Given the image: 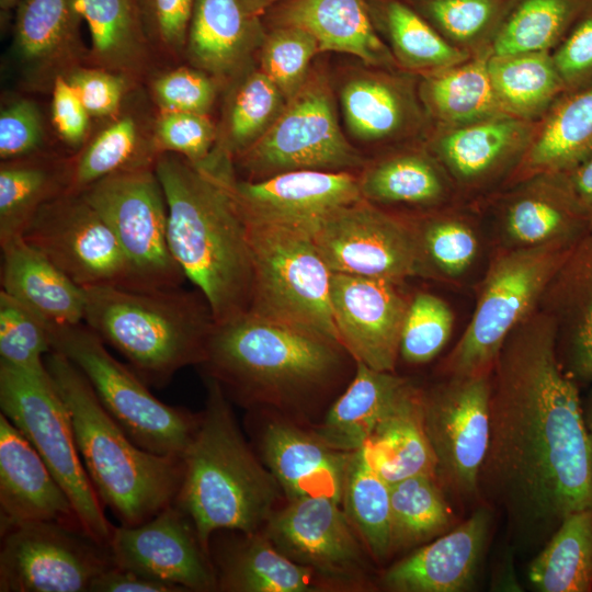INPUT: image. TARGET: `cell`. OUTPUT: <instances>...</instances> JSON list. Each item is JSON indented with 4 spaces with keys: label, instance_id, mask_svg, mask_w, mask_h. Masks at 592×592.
Masks as SVG:
<instances>
[{
    "label": "cell",
    "instance_id": "obj_16",
    "mask_svg": "<svg viewBox=\"0 0 592 592\" xmlns=\"http://www.w3.org/2000/svg\"><path fill=\"white\" fill-rule=\"evenodd\" d=\"M23 237L82 288H135L114 232L81 193L64 192L44 204Z\"/></svg>",
    "mask_w": 592,
    "mask_h": 592
},
{
    "label": "cell",
    "instance_id": "obj_1",
    "mask_svg": "<svg viewBox=\"0 0 592 592\" xmlns=\"http://www.w3.org/2000/svg\"><path fill=\"white\" fill-rule=\"evenodd\" d=\"M489 384L479 493L504 509L519 544L536 547L570 513L592 508V435L545 312L537 308L510 332Z\"/></svg>",
    "mask_w": 592,
    "mask_h": 592
},
{
    "label": "cell",
    "instance_id": "obj_41",
    "mask_svg": "<svg viewBox=\"0 0 592 592\" xmlns=\"http://www.w3.org/2000/svg\"><path fill=\"white\" fill-rule=\"evenodd\" d=\"M79 0H20L14 19V47L21 60L49 66L76 47L81 19Z\"/></svg>",
    "mask_w": 592,
    "mask_h": 592
},
{
    "label": "cell",
    "instance_id": "obj_61",
    "mask_svg": "<svg viewBox=\"0 0 592 592\" xmlns=\"http://www.w3.org/2000/svg\"><path fill=\"white\" fill-rule=\"evenodd\" d=\"M566 175L576 195L592 215V153Z\"/></svg>",
    "mask_w": 592,
    "mask_h": 592
},
{
    "label": "cell",
    "instance_id": "obj_48",
    "mask_svg": "<svg viewBox=\"0 0 592 592\" xmlns=\"http://www.w3.org/2000/svg\"><path fill=\"white\" fill-rule=\"evenodd\" d=\"M64 193L59 178L37 164L7 163L0 169V243L23 236L38 209Z\"/></svg>",
    "mask_w": 592,
    "mask_h": 592
},
{
    "label": "cell",
    "instance_id": "obj_49",
    "mask_svg": "<svg viewBox=\"0 0 592 592\" xmlns=\"http://www.w3.org/2000/svg\"><path fill=\"white\" fill-rule=\"evenodd\" d=\"M53 351L49 323L24 303L0 291V362L15 367H45Z\"/></svg>",
    "mask_w": 592,
    "mask_h": 592
},
{
    "label": "cell",
    "instance_id": "obj_33",
    "mask_svg": "<svg viewBox=\"0 0 592 592\" xmlns=\"http://www.w3.org/2000/svg\"><path fill=\"white\" fill-rule=\"evenodd\" d=\"M361 195L375 205L439 208L456 191L429 150L395 152L367 166L358 175Z\"/></svg>",
    "mask_w": 592,
    "mask_h": 592
},
{
    "label": "cell",
    "instance_id": "obj_5",
    "mask_svg": "<svg viewBox=\"0 0 592 592\" xmlns=\"http://www.w3.org/2000/svg\"><path fill=\"white\" fill-rule=\"evenodd\" d=\"M345 354L326 335L248 310L214 325L202 365L240 398L287 402L329 386Z\"/></svg>",
    "mask_w": 592,
    "mask_h": 592
},
{
    "label": "cell",
    "instance_id": "obj_44",
    "mask_svg": "<svg viewBox=\"0 0 592 592\" xmlns=\"http://www.w3.org/2000/svg\"><path fill=\"white\" fill-rule=\"evenodd\" d=\"M426 278L456 281L480 254L479 232L469 218L455 212H434L412 220Z\"/></svg>",
    "mask_w": 592,
    "mask_h": 592
},
{
    "label": "cell",
    "instance_id": "obj_31",
    "mask_svg": "<svg viewBox=\"0 0 592 592\" xmlns=\"http://www.w3.org/2000/svg\"><path fill=\"white\" fill-rule=\"evenodd\" d=\"M592 153V83L563 93L537 123L509 186L545 173H567Z\"/></svg>",
    "mask_w": 592,
    "mask_h": 592
},
{
    "label": "cell",
    "instance_id": "obj_7",
    "mask_svg": "<svg viewBox=\"0 0 592 592\" xmlns=\"http://www.w3.org/2000/svg\"><path fill=\"white\" fill-rule=\"evenodd\" d=\"M0 408L64 488L83 533L109 547L114 526L84 468L68 409L46 365L30 369L0 362Z\"/></svg>",
    "mask_w": 592,
    "mask_h": 592
},
{
    "label": "cell",
    "instance_id": "obj_18",
    "mask_svg": "<svg viewBox=\"0 0 592 592\" xmlns=\"http://www.w3.org/2000/svg\"><path fill=\"white\" fill-rule=\"evenodd\" d=\"M109 548L116 566L183 591L218 588L208 551L189 515L174 502L138 525L114 526Z\"/></svg>",
    "mask_w": 592,
    "mask_h": 592
},
{
    "label": "cell",
    "instance_id": "obj_60",
    "mask_svg": "<svg viewBox=\"0 0 592 592\" xmlns=\"http://www.w3.org/2000/svg\"><path fill=\"white\" fill-rule=\"evenodd\" d=\"M181 592V588L143 576L115 563L93 582L90 592Z\"/></svg>",
    "mask_w": 592,
    "mask_h": 592
},
{
    "label": "cell",
    "instance_id": "obj_43",
    "mask_svg": "<svg viewBox=\"0 0 592 592\" xmlns=\"http://www.w3.org/2000/svg\"><path fill=\"white\" fill-rule=\"evenodd\" d=\"M341 506L372 556L388 557L392 551L390 485L362 448L351 453Z\"/></svg>",
    "mask_w": 592,
    "mask_h": 592
},
{
    "label": "cell",
    "instance_id": "obj_59",
    "mask_svg": "<svg viewBox=\"0 0 592 592\" xmlns=\"http://www.w3.org/2000/svg\"><path fill=\"white\" fill-rule=\"evenodd\" d=\"M53 123L61 139L78 147L84 139L90 114L67 79L57 77L53 87Z\"/></svg>",
    "mask_w": 592,
    "mask_h": 592
},
{
    "label": "cell",
    "instance_id": "obj_19",
    "mask_svg": "<svg viewBox=\"0 0 592 592\" xmlns=\"http://www.w3.org/2000/svg\"><path fill=\"white\" fill-rule=\"evenodd\" d=\"M247 221L310 235L337 209L362 200L358 175L350 171L298 170L261 180L229 181Z\"/></svg>",
    "mask_w": 592,
    "mask_h": 592
},
{
    "label": "cell",
    "instance_id": "obj_13",
    "mask_svg": "<svg viewBox=\"0 0 592 592\" xmlns=\"http://www.w3.org/2000/svg\"><path fill=\"white\" fill-rule=\"evenodd\" d=\"M311 236L333 273L398 283L426 277L413 221L364 198L330 214Z\"/></svg>",
    "mask_w": 592,
    "mask_h": 592
},
{
    "label": "cell",
    "instance_id": "obj_4",
    "mask_svg": "<svg viewBox=\"0 0 592 592\" xmlns=\"http://www.w3.org/2000/svg\"><path fill=\"white\" fill-rule=\"evenodd\" d=\"M45 365L68 409L84 468L121 524L138 525L171 504L183 475L182 457L138 446L65 355L52 351Z\"/></svg>",
    "mask_w": 592,
    "mask_h": 592
},
{
    "label": "cell",
    "instance_id": "obj_11",
    "mask_svg": "<svg viewBox=\"0 0 592 592\" xmlns=\"http://www.w3.org/2000/svg\"><path fill=\"white\" fill-rule=\"evenodd\" d=\"M239 159L249 180L298 170L351 172L364 166L340 126L327 76L312 70L270 129Z\"/></svg>",
    "mask_w": 592,
    "mask_h": 592
},
{
    "label": "cell",
    "instance_id": "obj_57",
    "mask_svg": "<svg viewBox=\"0 0 592 592\" xmlns=\"http://www.w3.org/2000/svg\"><path fill=\"white\" fill-rule=\"evenodd\" d=\"M194 1L139 0L146 32L171 50L182 49L186 45Z\"/></svg>",
    "mask_w": 592,
    "mask_h": 592
},
{
    "label": "cell",
    "instance_id": "obj_54",
    "mask_svg": "<svg viewBox=\"0 0 592 592\" xmlns=\"http://www.w3.org/2000/svg\"><path fill=\"white\" fill-rule=\"evenodd\" d=\"M152 89L163 112L207 114L216 95L214 81L204 71L190 68L162 75Z\"/></svg>",
    "mask_w": 592,
    "mask_h": 592
},
{
    "label": "cell",
    "instance_id": "obj_15",
    "mask_svg": "<svg viewBox=\"0 0 592 592\" xmlns=\"http://www.w3.org/2000/svg\"><path fill=\"white\" fill-rule=\"evenodd\" d=\"M489 375L447 376L423 391V421L437 481L460 497L479 493L490 436Z\"/></svg>",
    "mask_w": 592,
    "mask_h": 592
},
{
    "label": "cell",
    "instance_id": "obj_53",
    "mask_svg": "<svg viewBox=\"0 0 592 592\" xmlns=\"http://www.w3.org/2000/svg\"><path fill=\"white\" fill-rule=\"evenodd\" d=\"M155 137L159 149L202 164L214 151L217 128L207 114L163 112L156 123Z\"/></svg>",
    "mask_w": 592,
    "mask_h": 592
},
{
    "label": "cell",
    "instance_id": "obj_47",
    "mask_svg": "<svg viewBox=\"0 0 592 592\" xmlns=\"http://www.w3.org/2000/svg\"><path fill=\"white\" fill-rule=\"evenodd\" d=\"M392 550L422 544L449 525L451 510L435 477L411 476L390 483Z\"/></svg>",
    "mask_w": 592,
    "mask_h": 592
},
{
    "label": "cell",
    "instance_id": "obj_29",
    "mask_svg": "<svg viewBox=\"0 0 592 592\" xmlns=\"http://www.w3.org/2000/svg\"><path fill=\"white\" fill-rule=\"evenodd\" d=\"M1 289L49 325L84 321L86 292L23 236L0 243Z\"/></svg>",
    "mask_w": 592,
    "mask_h": 592
},
{
    "label": "cell",
    "instance_id": "obj_27",
    "mask_svg": "<svg viewBox=\"0 0 592 592\" xmlns=\"http://www.w3.org/2000/svg\"><path fill=\"white\" fill-rule=\"evenodd\" d=\"M489 527V509H478L452 532L392 565L383 585L396 592L465 591L475 579Z\"/></svg>",
    "mask_w": 592,
    "mask_h": 592
},
{
    "label": "cell",
    "instance_id": "obj_38",
    "mask_svg": "<svg viewBox=\"0 0 592 592\" xmlns=\"http://www.w3.org/2000/svg\"><path fill=\"white\" fill-rule=\"evenodd\" d=\"M488 69L503 111L536 122L566 93L551 52L490 54Z\"/></svg>",
    "mask_w": 592,
    "mask_h": 592
},
{
    "label": "cell",
    "instance_id": "obj_37",
    "mask_svg": "<svg viewBox=\"0 0 592 592\" xmlns=\"http://www.w3.org/2000/svg\"><path fill=\"white\" fill-rule=\"evenodd\" d=\"M374 25L398 67L428 76L469 59L473 55L448 43L407 1L369 0Z\"/></svg>",
    "mask_w": 592,
    "mask_h": 592
},
{
    "label": "cell",
    "instance_id": "obj_9",
    "mask_svg": "<svg viewBox=\"0 0 592 592\" xmlns=\"http://www.w3.org/2000/svg\"><path fill=\"white\" fill-rule=\"evenodd\" d=\"M49 330L53 351L81 371L105 410L138 446L160 455L183 456L200 414L156 398L148 384L116 360L84 322L49 325Z\"/></svg>",
    "mask_w": 592,
    "mask_h": 592
},
{
    "label": "cell",
    "instance_id": "obj_36",
    "mask_svg": "<svg viewBox=\"0 0 592 592\" xmlns=\"http://www.w3.org/2000/svg\"><path fill=\"white\" fill-rule=\"evenodd\" d=\"M491 50L423 76L418 92L426 114L441 126H457L506 114L493 89L488 59Z\"/></svg>",
    "mask_w": 592,
    "mask_h": 592
},
{
    "label": "cell",
    "instance_id": "obj_14",
    "mask_svg": "<svg viewBox=\"0 0 592 592\" xmlns=\"http://www.w3.org/2000/svg\"><path fill=\"white\" fill-rule=\"evenodd\" d=\"M114 565L109 547L54 522L18 526L1 535V592H88Z\"/></svg>",
    "mask_w": 592,
    "mask_h": 592
},
{
    "label": "cell",
    "instance_id": "obj_39",
    "mask_svg": "<svg viewBox=\"0 0 592 592\" xmlns=\"http://www.w3.org/2000/svg\"><path fill=\"white\" fill-rule=\"evenodd\" d=\"M528 578L540 592L592 591V508L562 520L530 563Z\"/></svg>",
    "mask_w": 592,
    "mask_h": 592
},
{
    "label": "cell",
    "instance_id": "obj_52",
    "mask_svg": "<svg viewBox=\"0 0 592 592\" xmlns=\"http://www.w3.org/2000/svg\"><path fill=\"white\" fill-rule=\"evenodd\" d=\"M453 326L454 314L445 300L428 292L415 293L403 321L399 357L413 365L431 362L449 341Z\"/></svg>",
    "mask_w": 592,
    "mask_h": 592
},
{
    "label": "cell",
    "instance_id": "obj_32",
    "mask_svg": "<svg viewBox=\"0 0 592 592\" xmlns=\"http://www.w3.org/2000/svg\"><path fill=\"white\" fill-rule=\"evenodd\" d=\"M362 449L389 485L417 475L436 478V459L423 421V390L409 384Z\"/></svg>",
    "mask_w": 592,
    "mask_h": 592
},
{
    "label": "cell",
    "instance_id": "obj_26",
    "mask_svg": "<svg viewBox=\"0 0 592 592\" xmlns=\"http://www.w3.org/2000/svg\"><path fill=\"white\" fill-rule=\"evenodd\" d=\"M260 448L288 501L327 497L341 504L351 453L332 448L315 432L284 421L265 425Z\"/></svg>",
    "mask_w": 592,
    "mask_h": 592
},
{
    "label": "cell",
    "instance_id": "obj_30",
    "mask_svg": "<svg viewBox=\"0 0 592 592\" xmlns=\"http://www.w3.org/2000/svg\"><path fill=\"white\" fill-rule=\"evenodd\" d=\"M265 35L259 16L248 13L240 0H195L187 54L202 71L228 77L244 68Z\"/></svg>",
    "mask_w": 592,
    "mask_h": 592
},
{
    "label": "cell",
    "instance_id": "obj_21",
    "mask_svg": "<svg viewBox=\"0 0 592 592\" xmlns=\"http://www.w3.org/2000/svg\"><path fill=\"white\" fill-rule=\"evenodd\" d=\"M509 187L498 207L496 247L574 246L592 228V215L566 173L539 174Z\"/></svg>",
    "mask_w": 592,
    "mask_h": 592
},
{
    "label": "cell",
    "instance_id": "obj_58",
    "mask_svg": "<svg viewBox=\"0 0 592 592\" xmlns=\"http://www.w3.org/2000/svg\"><path fill=\"white\" fill-rule=\"evenodd\" d=\"M90 115L109 116L117 112L125 82L107 69H76L67 78Z\"/></svg>",
    "mask_w": 592,
    "mask_h": 592
},
{
    "label": "cell",
    "instance_id": "obj_10",
    "mask_svg": "<svg viewBox=\"0 0 592 592\" xmlns=\"http://www.w3.org/2000/svg\"><path fill=\"white\" fill-rule=\"evenodd\" d=\"M244 223L252 263L249 311L340 343L330 301L332 272L312 236L285 227Z\"/></svg>",
    "mask_w": 592,
    "mask_h": 592
},
{
    "label": "cell",
    "instance_id": "obj_45",
    "mask_svg": "<svg viewBox=\"0 0 592 592\" xmlns=\"http://www.w3.org/2000/svg\"><path fill=\"white\" fill-rule=\"evenodd\" d=\"M448 43L477 55L492 43L515 0H408Z\"/></svg>",
    "mask_w": 592,
    "mask_h": 592
},
{
    "label": "cell",
    "instance_id": "obj_23",
    "mask_svg": "<svg viewBox=\"0 0 592 592\" xmlns=\"http://www.w3.org/2000/svg\"><path fill=\"white\" fill-rule=\"evenodd\" d=\"M36 522L82 531L64 488L24 434L1 412L0 534Z\"/></svg>",
    "mask_w": 592,
    "mask_h": 592
},
{
    "label": "cell",
    "instance_id": "obj_6",
    "mask_svg": "<svg viewBox=\"0 0 592 592\" xmlns=\"http://www.w3.org/2000/svg\"><path fill=\"white\" fill-rule=\"evenodd\" d=\"M84 292L83 322L148 385L162 387L179 369L203 363L215 320L198 291L104 285Z\"/></svg>",
    "mask_w": 592,
    "mask_h": 592
},
{
    "label": "cell",
    "instance_id": "obj_50",
    "mask_svg": "<svg viewBox=\"0 0 592 592\" xmlns=\"http://www.w3.org/2000/svg\"><path fill=\"white\" fill-rule=\"evenodd\" d=\"M138 130L132 117H123L103 129L73 164L66 192L80 193L96 181L124 169L144 166L135 160Z\"/></svg>",
    "mask_w": 592,
    "mask_h": 592
},
{
    "label": "cell",
    "instance_id": "obj_40",
    "mask_svg": "<svg viewBox=\"0 0 592 592\" xmlns=\"http://www.w3.org/2000/svg\"><path fill=\"white\" fill-rule=\"evenodd\" d=\"M79 7L95 61L112 71L137 70L146 56L139 0H79Z\"/></svg>",
    "mask_w": 592,
    "mask_h": 592
},
{
    "label": "cell",
    "instance_id": "obj_34",
    "mask_svg": "<svg viewBox=\"0 0 592 592\" xmlns=\"http://www.w3.org/2000/svg\"><path fill=\"white\" fill-rule=\"evenodd\" d=\"M409 384L394 372L377 371L356 362L353 379L315 433L338 451L361 449Z\"/></svg>",
    "mask_w": 592,
    "mask_h": 592
},
{
    "label": "cell",
    "instance_id": "obj_20",
    "mask_svg": "<svg viewBox=\"0 0 592 592\" xmlns=\"http://www.w3.org/2000/svg\"><path fill=\"white\" fill-rule=\"evenodd\" d=\"M398 282L333 273L330 301L343 349L355 362L394 372L410 298Z\"/></svg>",
    "mask_w": 592,
    "mask_h": 592
},
{
    "label": "cell",
    "instance_id": "obj_56",
    "mask_svg": "<svg viewBox=\"0 0 592 592\" xmlns=\"http://www.w3.org/2000/svg\"><path fill=\"white\" fill-rule=\"evenodd\" d=\"M42 137L41 115L31 101L19 100L1 111V159H15L33 152L41 145Z\"/></svg>",
    "mask_w": 592,
    "mask_h": 592
},
{
    "label": "cell",
    "instance_id": "obj_55",
    "mask_svg": "<svg viewBox=\"0 0 592 592\" xmlns=\"http://www.w3.org/2000/svg\"><path fill=\"white\" fill-rule=\"evenodd\" d=\"M566 93L592 83V5L551 53Z\"/></svg>",
    "mask_w": 592,
    "mask_h": 592
},
{
    "label": "cell",
    "instance_id": "obj_17",
    "mask_svg": "<svg viewBox=\"0 0 592 592\" xmlns=\"http://www.w3.org/2000/svg\"><path fill=\"white\" fill-rule=\"evenodd\" d=\"M266 537L295 562L331 588L356 587L365 562L355 530L341 504L327 497L288 501L266 522Z\"/></svg>",
    "mask_w": 592,
    "mask_h": 592
},
{
    "label": "cell",
    "instance_id": "obj_46",
    "mask_svg": "<svg viewBox=\"0 0 592 592\" xmlns=\"http://www.w3.org/2000/svg\"><path fill=\"white\" fill-rule=\"evenodd\" d=\"M287 100L259 69L235 89L223 121L218 149L229 158L253 146L274 124Z\"/></svg>",
    "mask_w": 592,
    "mask_h": 592
},
{
    "label": "cell",
    "instance_id": "obj_3",
    "mask_svg": "<svg viewBox=\"0 0 592 592\" xmlns=\"http://www.w3.org/2000/svg\"><path fill=\"white\" fill-rule=\"evenodd\" d=\"M206 388V406L182 456L173 502L189 515L208 551L215 532L258 533L274 513L281 488L244 441L221 385L207 375Z\"/></svg>",
    "mask_w": 592,
    "mask_h": 592
},
{
    "label": "cell",
    "instance_id": "obj_24",
    "mask_svg": "<svg viewBox=\"0 0 592 592\" xmlns=\"http://www.w3.org/2000/svg\"><path fill=\"white\" fill-rule=\"evenodd\" d=\"M339 101L348 133L379 144L419 132L428 115L411 79L391 70H357L340 87Z\"/></svg>",
    "mask_w": 592,
    "mask_h": 592
},
{
    "label": "cell",
    "instance_id": "obj_42",
    "mask_svg": "<svg viewBox=\"0 0 592 592\" xmlns=\"http://www.w3.org/2000/svg\"><path fill=\"white\" fill-rule=\"evenodd\" d=\"M591 5L592 0H515L491 53L551 52Z\"/></svg>",
    "mask_w": 592,
    "mask_h": 592
},
{
    "label": "cell",
    "instance_id": "obj_22",
    "mask_svg": "<svg viewBox=\"0 0 592 592\" xmlns=\"http://www.w3.org/2000/svg\"><path fill=\"white\" fill-rule=\"evenodd\" d=\"M536 122L498 115L457 126H441L429 151L455 189L475 192L505 182L528 148Z\"/></svg>",
    "mask_w": 592,
    "mask_h": 592
},
{
    "label": "cell",
    "instance_id": "obj_62",
    "mask_svg": "<svg viewBox=\"0 0 592 592\" xmlns=\"http://www.w3.org/2000/svg\"><path fill=\"white\" fill-rule=\"evenodd\" d=\"M248 13L260 16L271 5L280 0H240Z\"/></svg>",
    "mask_w": 592,
    "mask_h": 592
},
{
    "label": "cell",
    "instance_id": "obj_64",
    "mask_svg": "<svg viewBox=\"0 0 592 592\" xmlns=\"http://www.w3.org/2000/svg\"><path fill=\"white\" fill-rule=\"evenodd\" d=\"M19 2L20 0H0V5L2 9L8 10L18 5Z\"/></svg>",
    "mask_w": 592,
    "mask_h": 592
},
{
    "label": "cell",
    "instance_id": "obj_35",
    "mask_svg": "<svg viewBox=\"0 0 592 592\" xmlns=\"http://www.w3.org/2000/svg\"><path fill=\"white\" fill-rule=\"evenodd\" d=\"M218 588L232 592H311L329 588L280 551L265 534L246 535L220 557Z\"/></svg>",
    "mask_w": 592,
    "mask_h": 592
},
{
    "label": "cell",
    "instance_id": "obj_51",
    "mask_svg": "<svg viewBox=\"0 0 592 592\" xmlns=\"http://www.w3.org/2000/svg\"><path fill=\"white\" fill-rule=\"evenodd\" d=\"M319 53L318 42L307 31L277 26L265 35L260 47V70L288 101L305 84Z\"/></svg>",
    "mask_w": 592,
    "mask_h": 592
},
{
    "label": "cell",
    "instance_id": "obj_28",
    "mask_svg": "<svg viewBox=\"0 0 592 592\" xmlns=\"http://www.w3.org/2000/svg\"><path fill=\"white\" fill-rule=\"evenodd\" d=\"M275 23L307 31L320 53L349 54L376 69L398 68L365 0H288L275 14Z\"/></svg>",
    "mask_w": 592,
    "mask_h": 592
},
{
    "label": "cell",
    "instance_id": "obj_8",
    "mask_svg": "<svg viewBox=\"0 0 592 592\" xmlns=\"http://www.w3.org/2000/svg\"><path fill=\"white\" fill-rule=\"evenodd\" d=\"M574 246L496 247L478 287L473 317L445 358L446 376L490 373L510 332L532 315Z\"/></svg>",
    "mask_w": 592,
    "mask_h": 592
},
{
    "label": "cell",
    "instance_id": "obj_25",
    "mask_svg": "<svg viewBox=\"0 0 592 592\" xmlns=\"http://www.w3.org/2000/svg\"><path fill=\"white\" fill-rule=\"evenodd\" d=\"M537 308L555 326L563 371L579 386L592 384V228L556 271Z\"/></svg>",
    "mask_w": 592,
    "mask_h": 592
},
{
    "label": "cell",
    "instance_id": "obj_12",
    "mask_svg": "<svg viewBox=\"0 0 592 592\" xmlns=\"http://www.w3.org/2000/svg\"><path fill=\"white\" fill-rule=\"evenodd\" d=\"M80 193L114 232L135 288L181 286L185 276L169 247L168 206L155 167L121 170Z\"/></svg>",
    "mask_w": 592,
    "mask_h": 592
},
{
    "label": "cell",
    "instance_id": "obj_63",
    "mask_svg": "<svg viewBox=\"0 0 592 592\" xmlns=\"http://www.w3.org/2000/svg\"><path fill=\"white\" fill-rule=\"evenodd\" d=\"M583 413L587 426L592 435V391L587 399L585 406H583Z\"/></svg>",
    "mask_w": 592,
    "mask_h": 592
},
{
    "label": "cell",
    "instance_id": "obj_2",
    "mask_svg": "<svg viewBox=\"0 0 592 592\" xmlns=\"http://www.w3.org/2000/svg\"><path fill=\"white\" fill-rule=\"evenodd\" d=\"M153 167L167 201L171 253L215 323L248 311L252 263L246 223L229 189L231 159L215 153L194 164L162 155Z\"/></svg>",
    "mask_w": 592,
    "mask_h": 592
}]
</instances>
